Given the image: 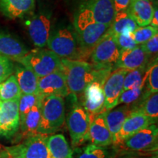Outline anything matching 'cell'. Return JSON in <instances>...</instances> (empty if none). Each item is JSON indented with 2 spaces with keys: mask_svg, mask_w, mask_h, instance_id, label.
<instances>
[{
  "mask_svg": "<svg viewBox=\"0 0 158 158\" xmlns=\"http://www.w3.org/2000/svg\"><path fill=\"white\" fill-rule=\"evenodd\" d=\"M65 120L64 101L62 97H45L41 102V117L37 133L54 134L62 127Z\"/></svg>",
  "mask_w": 158,
  "mask_h": 158,
  "instance_id": "277c9868",
  "label": "cell"
},
{
  "mask_svg": "<svg viewBox=\"0 0 158 158\" xmlns=\"http://www.w3.org/2000/svg\"><path fill=\"white\" fill-rule=\"evenodd\" d=\"M128 71L122 68H116L110 73L104 82L102 89L105 95V110L114 109L118 105V100L123 92L124 79Z\"/></svg>",
  "mask_w": 158,
  "mask_h": 158,
  "instance_id": "30bf717a",
  "label": "cell"
},
{
  "mask_svg": "<svg viewBox=\"0 0 158 158\" xmlns=\"http://www.w3.org/2000/svg\"><path fill=\"white\" fill-rule=\"evenodd\" d=\"M21 91L14 75H11L3 82L0 83V101L19 100Z\"/></svg>",
  "mask_w": 158,
  "mask_h": 158,
  "instance_id": "83f0119b",
  "label": "cell"
},
{
  "mask_svg": "<svg viewBox=\"0 0 158 158\" xmlns=\"http://www.w3.org/2000/svg\"><path fill=\"white\" fill-rule=\"evenodd\" d=\"M14 71V64L10 59L0 55V83L3 82Z\"/></svg>",
  "mask_w": 158,
  "mask_h": 158,
  "instance_id": "e575fe53",
  "label": "cell"
},
{
  "mask_svg": "<svg viewBox=\"0 0 158 158\" xmlns=\"http://www.w3.org/2000/svg\"><path fill=\"white\" fill-rule=\"evenodd\" d=\"M113 2L116 13V12L127 10L130 0H113Z\"/></svg>",
  "mask_w": 158,
  "mask_h": 158,
  "instance_id": "74e56055",
  "label": "cell"
},
{
  "mask_svg": "<svg viewBox=\"0 0 158 158\" xmlns=\"http://www.w3.org/2000/svg\"><path fill=\"white\" fill-rule=\"evenodd\" d=\"M149 1H151V2H152L155 3V2H157V0H149Z\"/></svg>",
  "mask_w": 158,
  "mask_h": 158,
  "instance_id": "b9f144b4",
  "label": "cell"
},
{
  "mask_svg": "<svg viewBox=\"0 0 158 158\" xmlns=\"http://www.w3.org/2000/svg\"><path fill=\"white\" fill-rule=\"evenodd\" d=\"M147 76V66L128 71L124 79L123 92L140 86L146 81Z\"/></svg>",
  "mask_w": 158,
  "mask_h": 158,
  "instance_id": "f1b7e54d",
  "label": "cell"
},
{
  "mask_svg": "<svg viewBox=\"0 0 158 158\" xmlns=\"http://www.w3.org/2000/svg\"><path fill=\"white\" fill-rule=\"evenodd\" d=\"M89 141L97 147H106L113 143L111 134L106 121V111L98 114L90 124Z\"/></svg>",
  "mask_w": 158,
  "mask_h": 158,
  "instance_id": "2e32d148",
  "label": "cell"
},
{
  "mask_svg": "<svg viewBox=\"0 0 158 158\" xmlns=\"http://www.w3.org/2000/svg\"><path fill=\"white\" fill-rule=\"evenodd\" d=\"M92 123L89 116L80 106L73 108L67 118L73 147H78L89 141V130Z\"/></svg>",
  "mask_w": 158,
  "mask_h": 158,
  "instance_id": "ba28073f",
  "label": "cell"
},
{
  "mask_svg": "<svg viewBox=\"0 0 158 158\" xmlns=\"http://www.w3.org/2000/svg\"><path fill=\"white\" fill-rule=\"evenodd\" d=\"M15 74L21 93L26 94H38V77L29 68L22 64L15 66Z\"/></svg>",
  "mask_w": 158,
  "mask_h": 158,
  "instance_id": "603a6c76",
  "label": "cell"
},
{
  "mask_svg": "<svg viewBox=\"0 0 158 158\" xmlns=\"http://www.w3.org/2000/svg\"><path fill=\"white\" fill-rule=\"evenodd\" d=\"M154 123L155 122L152 120L150 119L149 118H148L138 110L133 108L131 113L124 120L118 133L119 144H122L124 140L134 135L137 132L147 127L148 126Z\"/></svg>",
  "mask_w": 158,
  "mask_h": 158,
  "instance_id": "e0dca14e",
  "label": "cell"
},
{
  "mask_svg": "<svg viewBox=\"0 0 158 158\" xmlns=\"http://www.w3.org/2000/svg\"><path fill=\"white\" fill-rule=\"evenodd\" d=\"M155 7H154V12L152 21L150 23V26L155 27V29H158V9H157V2H156Z\"/></svg>",
  "mask_w": 158,
  "mask_h": 158,
  "instance_id": "f35d334b",
  "label": "cell"
},
{
  "mask_svg": "<svg viewBox=\"0 0 158 158\" xmlns=\"http://www.w3.org/2000/svg\"><path fill=\"white\" fill-rule=\"evenodd\" d=\"M0 158H13L8 152L5 149L0 152Z\"/></svg>",
  "mask_w": 158,
  "mask_h": 158,
  "instance_id": "ab89813d",
  "label": "cell"
},
{
  "mask_svg": "<svg viewBox=\"0 0 158 158\" xmlns=\"http://www.w3.org/2000/svg\"><path fill=\"white\" fill-rule=\"evenodd\" d=\"M144 52L149 56L153 54H157L158 51V35L148 40L145 43L140 45Z\"/></svg>",
  "mask_w": 158,
  "mask_h": 158,
  "instance_id": "8d00e7d4",
  "label": "cell"
},
{
  "mask_svg": "<svg viewBox=\"0 0 158 158\" xmlns=\"http://www.w3.org/2000/svg\"><path fill=\"white\" fill-rule=\"evenodd\" d=\"M107 150L105 147L89 144L86 147L76 148L73 152V158H106Z\"/></svg>",
  "mask_w": 158,
  "mask_h": 158,
  "instance_id": "f546056e",
  "label": "cell"
},
{
  "mask_svg": "<svg viewBox=\"0 0 158 158\" xmlns=\"http://www.w3.org/2000/svg\"><path fill=\"white\" fill-rule=\"evenodd\" d=\"M28 32L35 46L44 48L52 31V15L50 12L42 11L32 15L27 21Z\"/></svg>",
  "mask_w": 158,
  "mask_h": 158,
  "instance_id": "9c48e42d",
  "label": "cell"
},
{
  "mask_svg": "<svg viewBox=\"0 0 158 158\" xmlns=\"http://www.w3.org/2000/svg\"><path fill=\"white\" fill-rule=\"evenodd\" d=\"M158 34V29H155L152 26L148 25L145 27H138L133 32L130 33V36L138 45L145 43L148 40Z\"/></svg>",
  "mask_w": 158,
  "mask_h": 158,
  "instance_id": "1f68e13d",
  "label": "cell"
},
{
  "mask_svg": "<svg viewBox=\"0 0 158 158\" xmlns=\"http://www.w3.org/2000/svg\"><path fill=\"white\" fill-rule=\"evenodd\" d=\"M46 46L61 59L85 61L91 54L81 46L74 29L70 27L51 31Z\"/></svg>",
  "mask_w": 158,
  "mask_h": 158,
  "instance_id": "7a4b0ae2",
  "label": "cell"
},
{
  "mask_svg": "<svg viewBox=\"0 0 158 158\" xmlns=\"http://www.w3.org/2000/svg\"><path fill=\"white\" fill-rule=\"evenodd\" d=\"M127 10L138 27H145L151 23L154 6L149 0H130Z\"/></svg>",
  "mask_w": 158,
  "mask_h": 158,
  "instance_id": "d6986e66",
  "label": "cell"
},
{
  "mask_svg": "<svg viewBox=\"0 0 158 158\" xmlns=\"http://www.w3.org/2000/svg\"><path fill=\"white\" fill-rule=\"evenodd\" d=\"M115 39L120 50L132 49L135 48L138 44L130 36V33L115 35Z\"/></svg>",
  "mask_w": 158,
  "mask_h": 158,
  "instance_id": "d590c367",
  "label": "cell"
},
{
  "mask_svg": "<svg viewBox=\"0 0 158 158\" xmlns=\"http://www.w3.org/2000/svg\"><path fill=\"white\" fill-rule=\"evenodd\" d=\"M29 49L19 40L12 35L0 32V55L10 60L18 61L29 52Z\"/></svg>",
  "mask_w": 158,
  "mask_h": 158,
  "instance_id": "44dd1931",
  "label": "cell"
},
{
  "mask_svg": "<svg viewBox=\"0 0 158 158\" xmlns=\"http://www.w3.org/2000/svg\"><path fill=\"white\" fill-rule=\"evenodd\" d=\"M42 101V98L39 94H21L19 100V111L20 124L24 119L27 114L35 105Z\"/></svg>",
  "mask_w": 158,
  "mask_h": 158,
  "instance_id": "4dcf8cb0",
  "label": "cell"
},
{
  "mask_svg": "<svg viewBox=\"0 0 158 158\" xmlns=\"http://www.w3.org/2000/svg\"><path fill=\"white\" fill-rule=\"evenodd\" d=\"M0 102H1V101H0Z\"/></svg>",
  "mask_w": 158,
  "mask_h": 158,
  "instance_id": "7bdbcfd3",
  "label": "cell"
},
{
  "mask_svg": "<svg viewBox=\"0 0 158 158\" xmlns=\"http://www.w3.org/2000/svg\"><path fill=\"white\" fill-rule=\"evenodd\" d=\"M149 57L140 45H138L134 48L120 50L119 57L115 65L117 68H122L127 71L135 70L147 66Z\"/></svg>",
  "mask_w": 158,
  "mask_h": 158,
  "instance_id": "ac0fdd59",
  "label": "cell"
},
{
  "mask_svg": "<svg viewBox=\"0 0 158 158\" xmlns=\"http://www.w3.org/2000/svg\"><path fill=\"white\" fill-rule=\"evenodd\" d=\"M132 110L133 108H130L129 105H125L106 111V121L113 139L112 143L119 145L118 133L124 120L131 113Z\"/></svg>",
  "mask_w": 158,
  "mask_h": 158,
  "instance_id": "ffe728a7",
  "label": "cell"
},
{
  "mask_svg": "<svg viewBox=\"0 0 158 158\" xmlns=\"http://www.w3.org/2000/svg\"><path fill=\"white\" fill-rule=\"evenodd\" d=\"M120 55V48L116 43L115 35L109 30L97 43L92 51L90 58L94 65L112 67L116 64Z\"/></svg>",
  "mask_w": 158,
  "mask_h": 158,
  "instance_id": "8992f818",
  "label": "cell"
},
{
  "mask_svg": "<svg viewBox=\"0 0 158 158\" xmlns=\"http://www.w3.org/2000/svg\"><path fill=\"white\" fill-rule=\"evenodd\" d=\"M73 27L81 46L90 52L109 28V26L97 22L83 4L75 13Z\"/></svg>",
  "mask_w": 158,
  "mask_h": 158,
  "instance_id": "3957f363",
  "label": "cell"
},
{
  "mask_svg": "<svg viewBox=\"0 0 158 158\" xmlns=\"http://www.w3.org/2000/svg\"><path fill=\"white\" fill-rule=\"evenodd\" d=\"M35 0H0V11L8 19L23 18L33 10Z\"/></svg>",
  "mask_w": 158,
  "mask_h": 158,
  "instance_id": "7402d4cb",
  "label": "cell"
},
{
  "mask_svg": "<svg viewBox=\"0 0 158 158\" xmlns=\"http://www.w3.org/2000/svg\"><path fill=\"white\" fill-rule=\"evenodd\" d=\"M147 92L149 93H156L158 92V64L157 58L153 61L152 64L147 70V76L146 80Z\"/></svg>",
  "mask_w": 158,
  "mask_h": 158,
  "instance_id": "d6a6232c",
  "label": "cell"
},
{
  "mask_svg": "<svg viewBox=\"0 0 158 158\" xmlns=\"http://www.w3.org/2000/svg\"><path fill=\"white\" fill-rule=\"evenodd\" d=\"M38 94L42 98L55 95L67 97L69 91L63 73L60 70L38 78Z\"/></svg>",
  "mask_w": 158,
  "mask_h": 158,
  "instance_id": "5bb4252c",
  "label": "cell"
},
{
  "mask_svg": "<svg viewBox=\"0 0 158 158\" xmlns=\"http://www.w3.org/2000/svg\"><path fill=\"white\" fill-rule=\"evenodd\" d=\"M134 109L138 110L144 114L155 123L158 118V94L147 92L143 100L138 107H134Z\"/></svg>",
  "mask_w": 158,
  "mask_h": 158,
  "instance_id": "4316f807",
  "label": "cell"
},
{
  "mask_svg": "<svg viewBox=\"0 0 158 158\" xmlns=\"http://www.w3.org/2000/svg\"><path fill=\"white\" fill-rule=\"evenodd\" d=\"M83 5L97 22L110 27L116 15L113 0H85Z\"/></svg>",
  "mask_w": 158,
  "mask_h": 158,
  "instance_id": "9a60e30c",
  "label": "cell"
},
{
  "mask_svg": "<svg viewBox=\"0 0 158 158\" xmlns=\"http://www.w3.org/2000/svg\"><path fill=\"white\" fill-rule=\"evenodd\" d=\"M112 67H99L85 61L61 59L60 70L64 74L69 94L81 95L86 86L92 81L103 86Z\"/></svg>",
  "mask_w": 158,
  "mask_h": 158,
  "instance_id": "6da1fadb",
  "label": "cell"
},
{
  "mask_svg": "<svg viewBox=\"0 0 158 158\" xmlns=\"http://www.w3.org/2000/svg\"><path fill=\"white\" fill-rule=\"evenodd\" d=\"M124 158H157V156L155 157H124Z\"/></svg>",
  "mask_w": 158,
  "mask_h": 158,
  "instance_id": "60d3db41",
  "label": "cell"
},
{
  "mask_svg": "<svg viewBox=\"0 0 158 158\" xmlns=\"http://www.w3.org/2000/svg\"><path fill=\"white\" fill-rule=\"evenodd\" d=\"M146 84V81L140 86H136L130 89L125 90L122 92L118 100V104H125L130 105L135 102L140 98L142 94V91L143 89L144 86Z\"/></svg>",
  "mask_w": 158,
  "mask_h": 158,
  "instance_id": "836d02e7",
  "label": "cell"
},
{
  "mask_svg": "<svg viewBox=\"0 0 158 158\" xmlns=\"http://www.w3.org/2000/svg\"><path fill=\"white\" fill-rule=\"evenodd\" d=\"M83 95V108L89 116L91 121L105 110V95L102 85L98 81H92L84 89Z\"/></svg>",
  "mask_w": 158,
  "mask_h": 158,
  "instance_id": "7c38bea8",
  "label": "cell"
},
{
  "mask_svg": "<svg viewBox=\"0 0 158 158\" xmlns=\"http://www.w3.org/2000/svg\"><path fill=\"white\" fill-rule=\"evenodd\" d=\"M138 26L130 16L127 10L116 12L115 17L109 27L114 35L127 34L135 31Z\"/></svg>",
  "mask_w": 158,
  "mask_h": 158,
  "instance_id": "d4e9b609",
  "label": "cell"
},
{
  "mask_svg": "<svg viewBox=\"0 0 158 158\" xmlns=\"http://www.w3.org/2000/svg\"><path fill=\"white\" fill-rule=\"evenodd\" d=\"M19 100L0 102V135L2 137L11 138L19 129Z\"/></svg>",
  "mask_w": 158,
  "mask_h": 158,
  "instance_id": "8fae6325",
  "label": "cell"
},
{
  "mask_svg": "<svg viewBox=\"0 0 158 158\" xmlns=\"http://www.w3.org/2000/svg\"><path fill=\"white\" fill-rule=\"evenodd\" d=\"M157 127L152 124L124 140L122 143L133 151H154L157 149Z\"/></svg>",
  "mask_w": 158,
  "mask_h": 158,
  "instance_id": "4fadbf2b",
  "label": "cell"
},
{
  "mask_svg": "<svg viewBox=\"0 0 158 158\" xmlns=\"http://www.w3.org/2000/svg\"><path fill=\"white\" fill-rule=\"evenodd\" d=\"M46 143L51 158H73V150L62 134L47 136Z\"/></svg>",
  "mask_w": 158,
  "mask_h": 158,
  "instance_id": "cb8c5ba5",
  "label": "cell"
},
{
  "mask_svg": "<svg viewBox=\"0 0 158 158\" xmlns=\"http://www.w3.org/2000/svg\"><path fill=\"white\" fill-rule=\"evenodd\" d=\"M16 62L34 72L38 78L52 73L61 68V59L48 48H38L29 51Z\"/></svg>",
  "mask_w": 158,
  "mask_h": 158,
  "instance_id": "5b68a950",
  "label": "cell"
},
{
  "mask_svg": "<svg viewBox=\"0 0 158 158\" xmlns=\"http://www.w3.org/2000/svg\"><path fill=\"white\" fill-rule=\"evenodd\" d=\"M40 117L41 102H40L31 108L23 121L20 124V127L23 135L27 136V138L38 134L37 130H38Z\"/></svg>",
  "mask_w": 158,
  "mask_h": 158,
  "instance_id": "484cf974",
  "label": "cell"
},
{
  "mask_svg": "<svg viewBox=\"0 0 158 158\" xmlns=\"http://www.w3.org/2000/svg\"><path fill=\"white\" fill-rule=\"evenodd\" d=\"M47 135L42 134L27 137L22 143L5 147L13 158H51L46 143Z\"/></svg>",
  "mask_w": 158,
  "mask_h": 158,
  "instance_id": "52a82bcc",
  "label": "cell"
}]
</instances>
